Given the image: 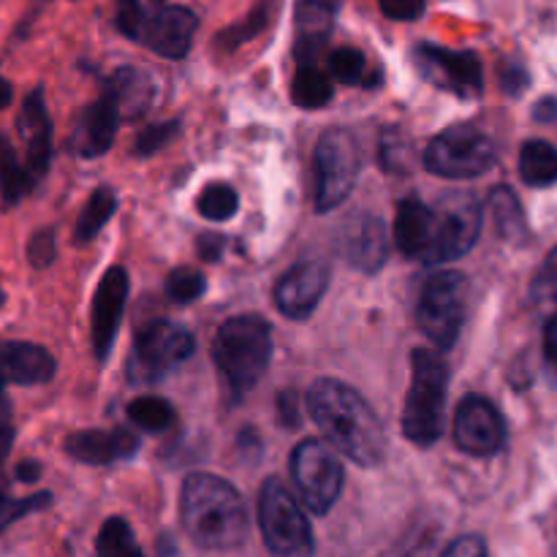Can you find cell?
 <instances>
[{
	"label": "cell",
	"instance_id": "6",
	"mask_svg": "<svg viewBox=\"0 0 557 557\" xmlns=\"http://www.w3.org/2000/svg\"><path fill=\"white\" fill-rule=\"evenodd\" d=\"M362 172V150L351 131L330 128L315 147V210L330 212L348 199Z\"/></svg>",
	"mask_w": 557,
	"mask_h": 557
},
{
	"label": "cell",
	"instance_id": "38",
	"mask_svg": "<svg viewBox=\"0 0 557 557\" xmlns=\"http://www.w3.org/2000/svg\"><path fill=\"white\" fill-rule=\"evenodd\" d=\"M174 134H177V123L147 125V128L136 136V156H152V152L161 150Z\"/></svg>",
	"mask_w": 557,
	"mask_h": 557
},
{
	"label": "cell",
	"instance_id": "49",
	"mask_svg": "<svg viewBox=\"0 0 557 557\" xmlns=\"http://www.w3.org/2000/svg\"><path fill=\"white\" fill-rule=\"evenodd\" d=\"M11 101H14V87H11L9 79H3V76H0V109L9 107Z\"/></svg>",
	"mask_w": 557,
	"mask_h": 557
},
{
	"label": "cell",
	"instance_id": "7",
	"mask_svg": "<svg viewBox=\"0 0 557 557\" xmlns=\"http://www.w3.org/2000/svg\"><path fill=\"white\" fill-rule=\"evenodd\" d=\"M495 158V141L476 125L462 123L433 136L424 150V166L446 180H471L487 172Z\"/></svg>",
	"mask_w": 557,
	"mask_h": 557
},
{
	"label": "cell",
	"instance_id": "13",
	"mask_svg": "<svg viewBox=\"0 0 557 557\" xmlns=\"http://www.w3.org/2000/svg\"><path fill=\"white\" fill-rule=\"evenodd\" d=\"M413 58H417L419 71L433 85L444 87V90L462 98H473L482 92V63H479V58L473 52H451V49L422 44V47H417Z\"/></svg>",
	"mask_w": 557,
	"mask_h": 557
},
{
	"label": "cell",
	"instance_id": "15",
	"mask_svg": "<svg viewBox=\"0 0 557 557\" xmlns=\"http://www.w3.org/2000/svg\"><path fill=\"white\" fill-rule=\"evenodd\" d=\"M128 288L131 281L123 267L107 270L98 283L96 297H92V348H96L98 362H103L112 351L114 335H117L120 319L128 302Z\"/></svg>",
	"mask_w": 557,
	"mask_h": 557
},
{
	"label": "cell",
	"instance_id": "37",
	"mask_svg": "<svg viewBox=\"0 0 557 557\" xmlns=\"http://www.w3.org/2000/svg\"><path fill=\"white\" fill-rule=\"evenodd\" d=\"M364 65H368L364 63V54L354 47L337 49L330 60L332 74H335V79L343 82V85H357V82H362Z\"/></svg>",
	"mask_w": 557,
	"mask_h": 557
},
{
	"label": "cell",
	"instance_id": "16",
	"mask_svg": "<svg viewBox=\"0 0 557 557\" xmlns=\"http://www.w3.org/2000/svg\"><path fill=\"white\" fill-rule=\"evenodd\" d=\"M330 286V267L321 261L294 264L275 286V305L288 319H308Z\"/></svg>",
	"mask_w": 557,
	"mask_h": 557
},
{
	"label": "cell",
	"instance_id": "42",
	"mask_svg": "<svg viewBox=\"0 0 557 557\" xmlns=\"http://www.w3.org/2000/svg\"><path fill=\"white\" fill-rule=\"evenodd\" d=\"M277 419L283 422V428H299V422H302V413H299L297 392L286 389L277 395Z\"/></svg>",
	"mask_w": 557,
	"mask_h": 557
},
{
	"label": "cell",
	"instance_id": "46",
	"mask_svg": "<svg viewBox=\"0 0 557 557\" xmlns=\"http://www.w3.org/2000/svg\"><path fill=\"white\" fill-rule=\"evenodd\" d=\"M430 544H433V539H419V542L413 544H406L403 549H397V553L392 555H384V557H428L430 555Z\"/></svg>",
	"mask_w": 557,
	"mask_h": 557
},
{
	"label": "cell",
	"instance_id": "27",
	"mask_svg": "<svg viewBox=\"0 0 557 557\" xmlns=\"http://www.w3.org/2000/svg\"><path fill=\"white\" fill-rule=\"evenodd\" d=\"M33 183H36V180H33L30 174H27V169L20 163L11 141L0 134V196H3V205H16V201L30 190Z\"/></svg>",
	"mask_w": 557,
	"mask_h": 557
},
{
	"label": "cell",
	"instance_id": "50",
	"mask_svg": "<svg viewBox=\"0 0 557 557\" xmlns=\"http://www.w3.org/2000/svg\"><path fill=\"white\" fill-rule=\"evenodd\" d=\"M3 302H5V294H3V288H0V308H3Z\"/></svg>",
	"mask_w": 557,
	"mask_h": 557
},
{
	"label": "cell",
	"instance_id": "26",
	"mask_svg": "<svg viewBox=\"0 0 557 557\" xmlns=\"http://www.w3.org/2000/svg\"><path fill=\"white\" fill-rule=\"evenodd\" d=\"M332 82L324 71L319 69L315 63H305L299 65L297 76H294V85H292V98L297 107L302 109H319L326 107L332 98Z\"/></svg>",
	"mask_w": 557,
	"mask_h": 557
},
{
	"label": "cell",
	"instance_id": "31",
	"mask_svg": "<svg viewBox=\"0 0 557 557\" xmlns=\"http://www.w3.org/2000/svg\"><path fill=\"white\" fill-rule=\"evenodd\" d=\"M490 207H493L495 226H498L500 237L515 239V243L525 237V215H522L520 201H517V196L509 188L495 190Z\"/></svg>",
	"mask_w": 557,
	"mask_h": 557
},
{
	"label": "cell",
	"instance_id": "24",
	"mask_svg": "<svg viewBox=\"0 0 557 557\" xmlns=\"http://www.w3.org/2000/svg\"><path fill=\"white\" fill-rule=\"evenodd\" d=\"M107 92L114 98L120 109V117L136 120L150 109L152 101V82L150 76L134 65H123L107 82Z\"/></svg>",
	"mask_w": 557,
	"mask_h": 557
},
{
	"label": "cell",
	"instance_id": "11",
	"mask_svg": "<svg viewBox=\"0 0 557 557\" xmlns=\"http://www.w3.org/2000/svg\"><path fill=\"white\" fill-rule=\"evenodd\" d=\"M482 205L473 194H449L435 205V232L430 245V264H444L466 256L482 232Z\"/></svg>",
	"mask_w": 557,
	"mask_h": 557
},
{
	"label": "cell",
	"instance_id": "12",
	"mask_svg": "<svg viewBox=\"0 0 557 557\" xmlns=\"http://www.w3.org/2000/svg\"><path fill=\"white\" fill-rule=\"evenodd\" d=\"M455 444L466 455H498L506 444V422L495 403L482 395L462 397L455 411Z\"/></svg>",
	"mask_w": 557,
	"mask_h": 557
},
{
	"label": "cell",
	"instance_id": "18",
	"mask_svg": "<svg viewBox=\"0 0 557 557\" xmlns=\"http://www.w3.org/2000/svg\"><path fill=\"white\" fill-rule=\"evenodd\" d=\"M20 139L25 145V169L33 180L44 177L52 158V123H49L47 103H44V90H33L20 109Z\"/></svg>",
	"mask_w": 557,
	"mask_h": 557
},
{
	"label": "cell",
	"instance_id": "25",
	"mask_svg": "<svg viewBox=\"0 0 557 557\" xmlns=\"http://www.w3.org/2000/svg\"><path fill=\"white\" fill-rule=\"evenodd\" d=\"M520 174L531 188L557 185V147L544 139L525 141L520 150Z\"/></svg>",
	"mask_w": 557,
	"mask_h": 557
},
{
	"label": "cell",
	"instance_id": "4",
	"mask_svg": "<svg viewBox=\"0 0 557 557\" xmlns=\"http://www.w3.org/2000/svg\"><path fill=\"white\" fill-rule=\"evenodd\" d=\"M446 386L449 368L430 348L411 351V386L403 408V435L417 446H430L446 430Z\"/></svg>",
	"mask_w": 557,
	"mask_h": 557
},
{
	"label": "cell",
	"instance_id": "43",
	"mask_svg": "<svg viewBox=\"0 0 557 557\" xmlns=\"http://www.w3.org/2000/svg\"><path fill=\"white\" fill-rule=\"evenodd\" d=\"M441 557H487V544L479 536H460L444 549Z\"/></svg>",
	"mask_w": 557,
	"mask_h": 557
},
{
	"label": "cell",
	"instance_id": "33",
	"mask_svg": "<svg viewBox=\"0 0 557 557\" xmlns=\"http://www.w3.org/2000/svg\"><path fill=\"white\" fill-rule=\"evenodd\" d=\"M205 292H207V281L201 272L190 270V267H177V270L169 272L166 294L169 299H174V302L180 305L194 302V299H199Z\"/></svg>",
	"mask_w": 557,
	"mask_h": 557
},
{
	"label": "cell",
	"instance_id": "8",
	"mask_svg": "<svg viewBox=\"0 0 557 557\" xmlns=\"http://www.w3.org/2000/svg\"><path fill=\"white\" fill-rule=\"evenodd\" d=\"M468 313V281L460 272H435L419 297V330L438 348H451L460 337Z\"/></svg>",
	"mask_w": 557,
	"mask_h": 557
},
{
	"label": "cell",
	"instance_id": "44",
	"mask_svg": "<svg viewBox=\"0 0 557 557\" xmlns=\"http://www.w3.org/2000/svg\"><path fill=\"white\" fill-rule=\"evenodd\" d=\"M544 362H547L549 375L557 381V310L544 330Z\"/></svg>",
	"mask_w": 557,
	"mask_h": 557
},
{
	"label": "cell",
	"instance_id": "51",
	"mask_svg": "<svg viewBox=\"0 0 557 557\" xmlns=\"http://www.w3.org/2000/svg\"><path fill=\"white\" fill-rule=\"evenodd\" d=\"M152 3H156V5H163V3H166V0H152Z\"/></svg>",
	"mask_w": 557,
	"mask_h": 557
},
{
	"label": "cell",
	"instance_id": "20",
	"mask_svg": "<svg viewBox=\"0 0 557 557\" xmlns=\"http://www.w3.org/2000/svg\"><path fill=\"white\" fill-rule=\"evenodd\" d=\"M120 120L123 117H120L117 103H114V98L103 90V96L85 109L79 125H76L74 150L79 152L82 158L103 156V152L112 147Z\"/></svg>",
	"mask_w": 557,
	"mask_h": 557
},
{
	"label": "cell",
	"instance_id": "19",
	"mask_svg": "<svg viewBox=\"0 0 557 557\" xmlns=\"http://www.w3.org/2000/svg\"><path fill=\"white\" fill-rule=\"evenodd\" d=\"M139 449V438L128 430H79L65 438V451L87 466H109L128 460Z\"/></svg>",
	"mask_w": 557,
	"mask_h": 557
},
{
	"label": "cell",
	"instance_id": "32",
	"mask_svg": "<svg viewBox=\"0 0 557 557\" xmlns=\"http://www.w3.org/2000/svg\"><path fill=\"white\" fill-rule=\"evenodd\" d=\"M196 210L207 218V221H228L237 215L239 210V196L232 185L226 183H212L196 199Z\"/></svg>",
	"mask_w": 557,
	"mask_h": 557
},
{
	"label": "cell",
	"instance_id": "29",
	"mask_svg": "<svg viewBox=\"0 0 557 557\" xmlns=\"http://www.w3.org/2000/svg\"><path fill=\"white\" fill-rule=\"evenodd\" d=\"M128 419L134 428L145 430V433H163L169 424L174 422V408L172 403L163 400V397L145 395L136 397V400L128 403Z\"/></svg>",
	"mask_w": 557,
	"mask_h": 557
},
{
	"label": "cell",
	"instance_id": "14",
	"mask_svg": "<svg viewBox=\"0 0 557 557\" xmlns=\"http://www.w3.org/2000/svg\"><path fill=\"white\" fill-rule=\"evenodd\" d=\"M196 27H199V20L190 9H185V5H161L152 14H145L136 41H141L152 52L163 54V58L180 60L188 54Z\"/></svg>",
	"mask_w": 557,
	"mask_h": 557
},
{
	"label": "cell",
	"instance_id": "3",
	"mask_svg": "<svg viewBox=\"0 0 557 557\" xmlns=\"http://www.w3.org/2000/svg\"><path fill=\"white\" fill-rule=\"evenodd\" d=\"M212 359L234 395H245L264 379L272 359V330L261 315H234L218 330Z\"/></svg>",
	"mask_w": 557,
	"mask_h": 557
},
{
	"label": "cell",
	"instance_id": "5",
	"mask_svg": "<svg viewBox=\"0 0 557 557\" xmlns=\"http://www.w3.org/2000/svg\"><path fill=\"white\" fill-rule=\"evenodd\" d=\"M259 528L275 557H313L315 542L302 506L281 479H267L259 493Z\"/></svg>",
	"mask_w": 557,
	"mask_h": 557
},
{
	"label": "cell",
	"instance_id": "21",
	"mask_svg": "<svg viewBox=\"0 0 557 557\" xmlns=\"http://www.w3.org/2000/svg\"><path fill=\"white\" fill-rule=\"evenodd\" d=\"M346 259L362 272H379L389 259V239L381 218L364 215L346 232Z\"/></svg>",
	"mask_w": 557,
	"mask_h": 557
},
{
	"label": "cell",
	"instance_id": "47",
	"mask_svg": "<svg viewBox=\"0 0 557 557\" xmlns=\"http://www.w3.org/2000/svg\"><path fill=\"white\" fill-rule=\"evenodd\" d=\"M38 476H41V466H38L36 460H25L16 466V479H20V482L33 484L38 482Z\"/></svg>",
	"mask_w": 557,
	"mask_h": 557
},
{
	"label": "cell",
	"instance_id": "41",
	"mask_svg": "<svg viewBox=\"0 0 557 557\" xmlns=\"http://www.w3.org/2000/svg\"><path fill=\"white\" fill-rule=\"evenodd\" d=\"M384 16L395 22H413L424 14V0H379Z\"/></svg>",
	"mask_w": 557,
	"mask_h": 557
},
{
	"label": "cell",
	"instance_id": "10",
	"mask_svg": "<svg viewBox=\"0 0 557 557\" xmlns=\"http://www.w3.org/2000/svg\"><path fill=\"white\" fill-rule=\"evenodd\" d=\"M196 343L185 326L172 321H152L136 335L128 359V379L134 384H152L172 373L180 362L194 354Z\"/></svg>",
	"mask_w": 557,
	"mask_h": 557
},
{
	"label": "cell",
	"instance_id": "22",
	"mask_svg": "<svg viewBox=\"0 0 557 557\" xmlns=\"http://www.w3.org/2000/svg\"><path fill=\"white\" fill-rule=\"evenodd\" d=\"M435 218L424 201L406 199L397 205L395 215V243L408 259H428L433 245Z\"/></svg>",
	"mask_w": 557,
	"mask_h": 557
},
{
	"label": "cell",
	"instance_id": "30",
	"mask_svg": "<svg viewBox=\"0 0 557 557\" xmlns=\"http://www.w3.org/2000/svg\"><path fill=\"white\" fill-rule=\"evenodd\" d=\"M117 199H114L112 188H96L92 196L87 199V205L82 207L79 218H76V239L87 243V239L96 237L103 228V223L112 218Z\"/></svg>",
	"mask_w": 557,
	"mask_h": 557
},
{
	"label": "cell",
	"instance_id": "39",
	"mask_svg": "<svg viewBox=\"0 0 557 557\" xmlns=\"http://www.w3.org/2000/svg\"><path fill=\"white\" fill-rule=\"evenodd\" d=\"M145 9L141 0H117V30L128 38H139Z\"/></svg>",
	"mask_w": 557,
	"mask_h": 557
},
{
	"label": "cell",
	"instance_id": "17",
	"mask_svg": "<svg viewBox=\"0 0 557 557\" xmlns=\"http://www.w3.org/2000/svg\"><path fill=\"white\" fill-rule=\"evenodd\" d=\"M54 357L47 348L25 341L0 343V395L9 384L38 386L54 379Z\"/></svg>",
	"mask_w": 557,
	"mask_h": 557
},
{
	"label": "cell",
	"instance_id": "2",
	"mask_svg": "<svg viewBox=\"0 0 557 557\" xmlns=\"http://www.w3.org/2000/svg\"><path fill=\"white\" fill-rule=\"evenodd\" d=\"M185 533L205 549H234L248 539L250 517L243 495L221 476L190 473L180 495Z\"/></svg>",
	"mask_w": 557,
	"mask_h": 557
},
{
	"label": "cell",
	"instance_id": "9",
	"mask_svg": "<svg viewBox=\"0 0 557 557\" xmlns=\"http://www.w3.org/2000/svg\"><path fill=\"white\" fill-rule=\"evenodd\" d=\"M292 476L299 498L315 515H326L341 498L343 462L330 441L305 438L292 455Z\"/></svg>",
	"mask_w": 557,
	"mask_h": 557
},
{
	"label": "cell",
	"instance_id": "34",
	"mask_svg": "<svg viewBox=\"0 0 557 557\" xmlns=\"http://www.w3.org/2000/svg\"><path fill=\"white\" fill-rule=\"evenodd\" d=\"M270 16H272V3L270 0H264V3H259V9L250 11L248 20L239 22V25H232L228 30H223L221 44L223 47L234 49V47H239V44L250 41V38H256L267 25H270Z\"/></svg>",
	"mask_w": 557,
	"mask_h": 557
},
{
	"label": "cell",
	"instance_id": "48",
	"mask_svg": "<svg viewBox=\"0 0 557 557\" xmlns=\"http://www.w3.org/2000/svg\"><path fill=\"white\" fill-rule=\"evenodd\" d=\"M11 444H14V428L3 424V428H0V466H3L5 457H9Z\"/></svg>",
	"mask_w": 557,
	"mask_h": 557
},
{
	"label": "cell",
	"instance_id": "45",
	"mask_svg": "<svg viewBox=\"0 0 557 557\" xmlns=\"http://www.w3.org/2000/svg\"><path fill=\"white\" fill-rule=\"evenodd\" d=\"M221 250H223V237H218V234H205V237L199 239L201 259H207V261L221 259Z\"/></svg>",
	"mask_w": 557,
	"mask_h": 557
},
{
	"label": "cell",
	"instance_id": "1",
	"mask_svg": "<svg viewBox=\"0 0 557 557\" xmlns=\"http://www.w3.org/2000/svg\"><path fill=\"white\" fill-rule=\"evenodd\" d=\"M308 411L337 451L362 468H373L386 455V433L370 403L335 379H321L308 392Z\"/></svg>",
	"mask_w": 557,
	"mask_h": 557
},
{
	"label": "cell",
	"instance_id": "36",
	"mask_svg": "<svg viewBox=\"0 0 557 557\" xmlns=\"http://www.w3.org/2000/svg\"><path fill=\"white\" fill-rule=\"evenodd\" d=\"M49 504H52V495L49 493H38V495H30V498L16 500V498H9V495L0 490V533H3L11 522L20 520V517L44 509V506Z\"/></svg>",
	"mask_w": 557,
	"mask_h": 557
},
{
	"label": "cell",
	"instance_id": "35",
	"mask_svg": "<svg viewBox=\"0 0 557 557\" xmlns=\"http://www.w3.org/2000/svg\"><path fill=\"white\" fill-rule=\"evenodd\" d=\"M531 299L536 305H542V308L557 310V245L553 248V253L544 259V264L539 267L536 277H533Z\"/></svg>",
	"mask_w": 557,
	"mask_h": 557
},
{
	"label": "cell",
	"instance_id": "28",
	"mask_svg": "<svg viewBox=\"0 0 557 557\" xmlns=\"http://www.w3.org/2000/svg\"><path fill=\"white\" fill-rule=\"evenodd\" d=\"M98 557H145L134 531L123 517H109L96 539Z\"/></svg>",
	"mask_w": 557,
	"mask_h": 557
},
{
	"label": "cell",
	"instance_id": "40",
	"mask_svg": "<svg viewBox=\"0 0 557 557\" xmlns=\"http://www.w3.org/2000/svg\"><path fill=\"white\" fill-rule=\"evenodd\" d=\"M27 259L33 267H47L54 259V234L49 228H41L27 243Z\"/></svg>",
	"mask_w": 557,
	"mask_h": 557
},
{
	"label": "cell",
	"instance_id": "23",
	"mask_svg": "<svg viewBox=\"0 0 557 557\" xmlns=\"http://www.w3.org/2000/svg\"><path fill=\"white\" fill-rule=\"evenodd\" d=\"M335 22V11L326 0H302L297 5V58L299 65L315 63Z\"/></svg>",
	"mask_w": 557,
	"mask_h": 557
}]
</instances>
